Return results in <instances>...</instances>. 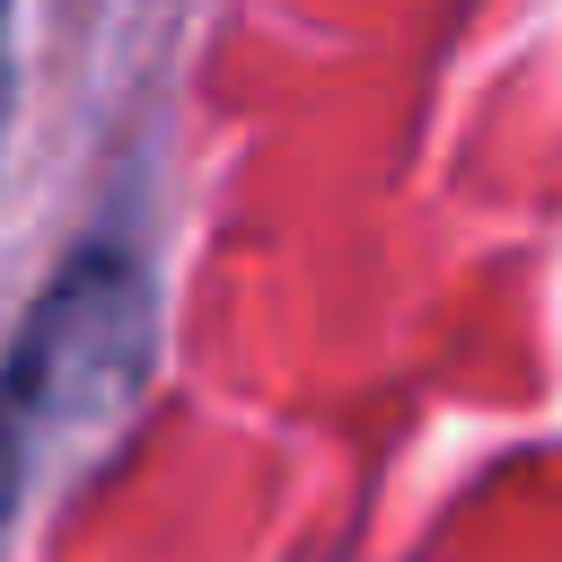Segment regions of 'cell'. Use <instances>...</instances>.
Instances as JSON below:
<instances>
[{
  "label": "cell",
  "mask_w": 562,
  "mask_h": 562,
  "mask_svg": "<svg viewBox=\"0 0 562 562\" xmlns=\"http://www.w3.org/2000/svg\"><path fill=\"white\" fill-rule=\"evenodd\" d=\"M149 378V281L123 246H88L35 299L9 369H0V501L88 457Z\"/></svg>",
  "instance_id": "1"
},
{
  "label": "cell",
  "mask_w": 562,
  "mask_h": 562,
  "mask_svg": "<svg viewBox=\"0 0 562 562\" xmlns=\"http://www.w3.org/2000/svg\"><path fill=\"white\" fill-rule=\"evenodd\" d=\"M9 26H18V18H0V132H9V88H18V70H9Z\"/></svg>",
  "instance_id": "2"
},
{
  "label": "cell",
  "mask_w": 562,
  "mask_h": 562,
  "mask_svg": "<svg viewBox=\"0 0 562 562\" xmlns=\"http://www.w3.org/2000/svg\"><path fill=\"white\" fill-rule=\"evenodd\" d=\"M0 18H18V0H0Z\"/></svg>",
  "instance_id": "3"
}]
</instances>
